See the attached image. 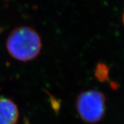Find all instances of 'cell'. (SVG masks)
Masks as SVG:
<instances>
[{"label":"cell","mask_w":124,"mask_h":124,"mask_svg":"<svg viewBox=\"0 0 124 124\" xmlns=\"http://www.w3.org/2000/svg\"><path fill=\"white\" fill-rule=\"evenodd\" d=\"M6 47L10 55L18 61L26 62L39 54L42 41L37 31L26 26L15 28L6 39Z\"/></svg>","instance_id":"6da1fadb"},{"label":"cell","mask_w":124,"mask_h":124,"mask_svg":"<svg viewBox=\"0 0 124 124\" xmlns=\"http://www.w3.org/2000/svg\"><path fill=\"white\" fill-rule=\"evenodd\" d=\"M19 117L17 107L13 101L0 97V124H16Z\"/></svg>","instance_id":"3957f363"},{"label":"cell","mask_w":124,"mask_h":124,"mask_svg":"<svg viewBox=\"0 0 124 124\" xmlns=\"http://www.w3.org/2000/svg\"><path fill=\"white\" fill-rule=\"evenodd\" d=\"M109 70L105 63H99L94 71V75L100 82H105L109 80Z\"/></svg>","instance_id":"277c9868"},{"label":"cell","mask_w":124,"mask_h":124,"mask_svg":"<svg viewBox=\"0 0 124 124\" xmlns=\"http://www.w3.org/2000/svg\"><path fill=\"white\" fill-rule=\"evenodd\" d=\"M50 103L52 105L53 110L55 111V112L57 113L60 109V102H59L57 99H55L52 96H50Z\"/></svg>","instance_id":"5b68a950"},{"label":"cell","mask_w":124,"mask_h":124,"mask_svg":"<svg viewBox=\"0 0 124 124\" xmlns=\"http://www.w3.org/2000/svg\"><path fill=\"white\" fill-rule=\"evenodd\" d=\"M76 107L81 119L88 124H95L105 114L106 97L97 90L83 92L77 99Z\"/></svg>","instance_id":"7a4b0ae2"}]
</instances>
